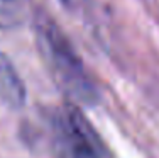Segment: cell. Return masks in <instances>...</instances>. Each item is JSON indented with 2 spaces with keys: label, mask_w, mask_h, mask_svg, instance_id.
I'll use <instances>...</instances> for the list:
<instances>
[{
  "label": "cell",
  "mask_w": 159,
  "mask_h": 158,
  "mask_svg": "<svg viewBox=\"0 0 159 158\" xmlns=\"http://www.w3.org/2000/svg\"><path fill=\"white\" fill-rule=\"evenodd\" d=\"M34 27L39 51L56 84L73 104L92 105L97 100L93 78L61 27L44 14L36 16Z\"/></svg>",
  "instance_id": "obj_1"
},
{
  "label": "cell",
  "mask_w": 159,
  "mask_h": 158,
  "mask_svg": "<svg viewBox=\"0 0 159 158\" xmlns=\"http://www.w3.org/2000/svg\"><path fill=\"white\" fill-rule=\"evenodd\" d=\"M56 141L61 158H112L102 136L78 104H66L56 117Z\"/></svg>",
  "instance_id": "obj_2"
},
{
  "label": "cell",
  "mask_w": 159,
  "mask_h": 158,
  "mask_svg": "<svg viewBox=\"0 0 159 158\" xmlns=\"http://www.w3.org/2000/svg\"><path fill=\"white\" fill-rule=\"evenodd\" d=\"M25 97L27 92L14 65L0 55V100L12 109H19L25 104Z\"/></svg>",
  "instance_id": "obj_3"
},
{
  "label": "cell",
  "mask_w": 159,
  "mask_h": 158,
  "mask_svg": "<svg viewBox=\"0 0 159 158\" xmlns=\"http://www.w3.org/2000/svg\"><path fill=\"white\" fill-rule=\"evenodd\" d=\"M61 2H64V3H68V2H70V0H61Z\"/></svg>",
  "instance_id": "obj_4"
}]
</instances>
